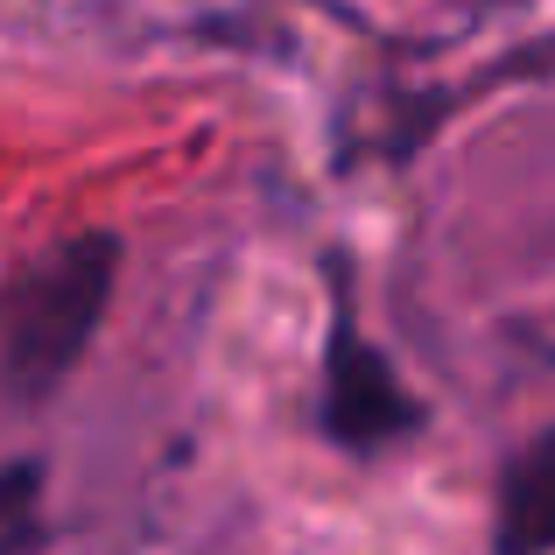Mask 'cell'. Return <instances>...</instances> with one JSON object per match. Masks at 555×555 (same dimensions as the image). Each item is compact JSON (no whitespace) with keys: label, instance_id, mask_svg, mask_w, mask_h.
Masks as SVG:
<instances>
[{"label":"cell","instance_id":"6da1fadb","mask_svg":"<svg viewBox=\"0 0 555 555\" xmlns=\"http://www.w3.org/2000/svg\"><path fill=\"white\" fill-rule=\"evenodd\" d=\"M113 282H120V232H70L14 268L0 317V387L14 415H36L78 373L106 324Z\"/></svg>","mask_w":555,"mask_h":555},{"label":"cell","instance_id":"7a4b0ae2","mask_svg":"<svg viewBox=\"0 0 555 555\" xmlns=\"http://www.w3.org/2000/svg\"><path fill=\"white\" fill-rule=\"evenodd\" d=\"M317 401H324V436L352 457H379L422 429L415 387L393 373V359L359 324L345 260H331V331H324V393Z\"/></svg>","mask_w":555,"mask_h":555},{"label":"cell","instance_id":"3957f363","mask_svg":"<svg viewBox=\"0 0 555 555\" xmlns=\"http://www.w3.org/2000/svg\"><path fill=\"white\" fill-rule=\"evenodd\" d=\"M492 555H555V429L528 436L500 472Z\"/></svg>","mask_w":555,"mask_h":555},{"label":"cell","instance_id":"277c9868","mask_svg":"<svg viewBox=\"0 0 555 555\" xmlns=\"http://www.w3.org/2000/svg\"><path fill=\"white\" fill-rule=\"evenodd\" d=\"M36 486H42L36 457H14V472H8V555H28V542H36Z\"/></svg>","mask_w":555,"mask_h":555}]
</instances>
